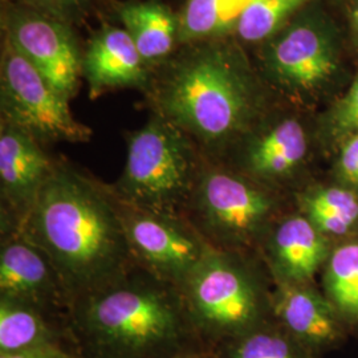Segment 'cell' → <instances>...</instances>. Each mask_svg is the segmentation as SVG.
Segmentation results:
<instances>
[{
	"instance_id": "cell-1",
	"label": "cell",
	"mask_w": 358,
	"mask_h": 358,
	"mask_svg": "<svg viewBox=\"0 0 358 358\" xmlns=\"http://www.w3.org/2000/svg\"><path fill=\"white\" fill-rule=\"evenodd\" d=\"M19 231L50 259L69 307L137 266L112 186L66 159H56Z\"/></svg>"
},
{
	"instance_id": "cell-2",
	"label": "cell",
	"mask_w": 358,
	"mask_h": 358,
	"mask_svg": "<svg viewBox=\"0 0 358 358\" xmlns=\"http://www.w3.org/2000/svg\"><path fill=\"white\" fill-rule=\"evenodd\" d=\"M68 328L81 358H176L207 353L178 287L136 266L73 301Z\"/></svg>"
},
{
	"instance_id": "cell-3",
	"label": "cell",
	"mask_w": 358,
	"mask_h": 358,
	"mask_svg": "<svg viewBox=\"0 0 358 358\" xmlns=\"http://www.w3.org/2000/svg\"><path fill=\"white\" fill-rule=\"evenodd\" d=\"M148 92L154 113L217 161L250 133L257 115L251 81L234 53L217 43L201 41L179 56Z\"/></svg>"
},
{
	"instance_id": "cell-4",
	"label": "cell",
	"mask_w": 358,
	"mask_h": 358,
	"mask_svg": "<svg viewBox=\"0 0 358 358\" xmlns=\"http://www.w3.org/2000/svg\"><path fill=\"white\" fill-rule=\"evenodd\" d=\"M251 254L211 248L179 287L207 352L273 319V291Z\"/></svg>"
},
{
	"instance_id": "cell-5",
	"label": "cell",
	"mask_w": 358,
	"mask_h": 358,
	"mask_svg": "<svg viewBox=\"0 0 358 358\" xmlns=\"http://www.w3.org/2000/svg\"><path fill=\"white\" fill-rule=\"evenodd\" d=\"M205 154L173 122L154 113L127 137V161L110 185L120 202L185 215Z\"/></svg>"
},
{
	"instance_id": "cell-6",
	"label": "cell",
	"mask_w": 358,
	"mask_h": 358,
	"mask_svg": "<svg viewBox=\"0 0 358 358\" xmlns=\"http://www.w3.org/2000/svg\"><path fill=\"white\" fill-rule=\"evenodd\" d=\"M280 210L279 192L205 155L185 217L213 248L254 252Z\"/></svg>"
},
{
	"instance_id": "cell-7",
	"label": "cell",
	"mask_w": 358,
	"mask_h": 358,
	"mask_svg": "<svg viewBox=\"0 0 358 358\" xmlns=\"http://www.w3.org/2000/svg\"><path fill=\"white\" fill-rule=\"evenodd\" d=\"M1 120L26 130L43 145L90 142L92 129L77 121L69 100L3 38L0 59Z\"/></svg>"
},
{
	"instance_id": "cell-8",
	"label": "cell",
	"mask_w": 358,
	"mask_h": 358,
	"mask_svg": "<svg viewBox=\"0 0 358 358\" xmlns=\"http://www.w3.org/2000/svg\"><path fill=\"white\" fill-rule=\"evenodd\" d=\"M120 213L136 264L178 288L213 248L185 215L142 210L122 202Z\"/></svg>"
},
{
	"instance_id": "cell-9",
	"label": "cell",
	"mask_w": 358,
	"mask_h": 358,
	"mask_svg": "<svg viewBox=\"0 0 358 358\" xmlns=\"http://www.w3.org/2000/svg\"><path fill=\"white\" fill-rule=\"evenodd\" d=\"M1 29L55 90L69 101L76 96L84 53L68 23L17 1L3 6Z\"/></svg>"
},
{
	"instance_id": "cell-10",
	"label": "cell",
	"mask_w": 358,
	"mask_h": 358,
	"mask_svg": "<svg viewBox=\"0 0 358 358\" xmlns=\"http://www.w3.org/2000/svg\"><path fill=\"white\" fill-rule=\"evenodd\" d=\"M55 165L34 136L0 121V231L20 229Z\"/></svg>"
},
{
	"instance_id": "cell-11",
	"label": "cell",
	"mask_w": 358,
	"mask_h": 358,
	"mask_svg": "<svg viewBox=\"0 0 358 358\" xmlns=\"http://www.w3.org/2000/svg\"><path fill=\"white\" fill-rule=\"evenodd\" d=\"M0 235V296L68 320L69 301L50 259L19 230Z\"/></svg>"
},
{
	"instance_id": "cell-12",
	"label": "cell",
	"mask_w": 358,
	"mask_h": 358,
	"mask_svg": "<svg viewBox=\"0 0 358 358\" xmlns=\"http://www.w3.org/2000/svg\"><path fill=\"white\" fill-rule=\"evenodd\" d=\"M266 64L269 76L282 90L308 92L332 75L336 53L320 27L299 22L269 45Z\"/></svg>"
},
{
	"instance_id": "cell-13",
	"label": "cell",
	"mask_w": 358,
	"mask_h": 358,
	"mask_svg": "<svg viewBox=\"0 0 358 358\" xmlns=\"http://www.w3.org/2000/svg\"><path fill=\"white\" fill-rule=\"evenodd\" d=\"M242 140V152L230 166L275 192L294 178L307 157V131L294 117L278 120Z\"/></svg>"
},
{
	"instance_id": "cell-14",
	"label": "cell",
	"mask_w": 358,
	"mask_h": 358,
	"mask_svg": "<svg viewBox=\"0 0 358 358\" xmlns=\"http://www.w3.org/2000/svg\"><path fill=\"white\" fill-rule=\"evenodd\" d=\"M260 251L275 284H307L329 257L325 235L301 213L278 217Z\"/></svg>"
},
{
	"instance_id": "cell-15",
	"label": "cell",
	"mask_w": 358,
	"mask_h": 358,
	"mask_svg": "<svg viewBox=\"0 0 358 358\" xmlns=\"http://www.w3.org/2000/svg\"><path fill=\"white\" fill-rule=\"evenodd\" d=\"M272 316L296 340L315 355L344 340V322L329 300L307 284L276 282Z\"/></svg>"
},
{
	"instance_id": "cell-16",
	"label": "cell",
	"mask_w": 358,
	"mask_h": 358,
	"mask_svg": "<svg viewBox=\"0 0 358 358\" xmlns=\"http://www.w3.org/2000/svg\"><path fill=\"white\" fill-rule=\"evenodd\" d=\"M146 62L125 28L103 26L83 56V76L90 99L117 90H149L150 77Z\"/></svg>"
},
{
	"instance_id": "cell-17",
	"label": "cell",
	"mask_w": 358,
	"mask_h": 358,
	"mask_svg": "<svg viewBox=\"0 0 358 358\" xmlns=\"http://www.w3.org/2000/svg\"><path fill=\"white\" fill-rule=\"evenodd\" d=\"M45 345L75 348L68 320L26 301L0 296V355Z\"/></svg>"
},
{
	"instance_id": "cell-18",
	"label": "cell",
	"mask_w": 358,
	"mask_h": 358,
	"mask_svg": "<svg viewBox=\"0 0 358 358\" xmlns=\"http://www.w3.org/2000/svg\"><path fill=\"white\" fill-rule=\"evenodd\" d=\"M118 16L146 63L165 59L179 43V15L157 1H130Z\"/></svg>"
},
{
	"instance_id": "cell-19",
	"label": "cell",
	"mask_w": 358,
	"mask_h": 358,
	"mask_svg": "<svg viewBox=\"0 0 358 358\" xmlns=\"http://www.w3.org/2000/svg\"><path fill=\"white\" fill-rule=\"evenodd\" d=\"M207 358H316V355L272 319L213 348Z\"/></svg>"
},
{
	"instance_id": "cell-20",
	"label": "cell",
	"mask_w": 358,
	"mask_h": 358,
	"mask_svg": "<svg viewBox=\"0 0 358 358\" xmlns=\"http://www.w3.org/2000/svg\"><path fill=\"white\" fill-rule=\"evenodd\" d=\"M297 203L322 235H345L358 223V196L349 189H309L297 195Z\"/></svg>"
},
{
	"instance_id": "cell-21",
	"label": "cell",
	"mask_w": 358,
	"mask_h": 358,
	"mask_svg": "<svg viewBox=\"0 0 358 358\" xmlns=\"http://www.w3.org/2000/svg\"><path fill=\"white\" fill-rule=\"evenodd\" d=\"M327 291L344 324L358 325V241L336 248L328 257Z\"/></svg>"
},
{
	"instance_id": "cell-22",
	"label": "cell",
	"mask_w": 358,
	"mask_h": 358,
	"mask_svg": "<svg viewBox=\"0 0 358 358\" xmlns=\"http://www.w3.org/2000/svg\"><path fill=\"white\" fill-rule=\"evenodd\" d=\"M306 0H248L236 19V32L256 43L272 36Z\"/></svg>"
},
{
	"instance_id": "cell-23",
	"label": "cell",
	"mask_w": 358,
	"mask_h": 358,
	"mask_svg": "<svg viewBox=\"0 0 358 358\" xmlns=\"http://www.w3.org/2000/svg\"><path fill=\"white\" fill-rule=\"evenodd\" d=\"M232 0H187L179 15V43L205 41L226 26Z\"/></svg>"
},
{
	"instance_id": "cell-24",
	"label": "cell",
	"mask_w": 358,
	"mask_h": 358,
	"mask_svg": "<svg viewBox=\"0 0 358 358\" xmlns=\"http://www.w3.org/2000/svg\"><path fill=\"white\" fill-rule=\"evenodd\" d=\"M93 1L94 0H19V3L68 24L80 20V17L90 10Z\"/></svg>"
},
{
	"instance_id": "cell-25",
	"label": "cell",
	"mask_w": 358,
	"mask_h": 358,
	"mask_svg": "<svg viewBox=\"0 0 358 358\" xmlns=\"http://www.w3.org/2000/svg\"><path fill=\"white\" fill-rule=\"evenodd\" d=\"M334 129L344 134L358 131V77L334 115Z\"/></svg>"
},
{
	"instance_id": "cell-26",
	"label": "cell",
	"mask_w": 358,
	"mask_h": 358,
	"mask_svg": "<svg viewBox=\"0 0 358 358\" xmlns=\"http://www.w3.org/2000/svg\"><path fill=\"white\" fill-rule=\"evenodd\" d=\"M338 173L346 185L358 187V131L352 134L341 150Z\"/></svg>"
},
{
	"instance_id": "cell-27",
	"label": "cell",
	"mask_w": 358,
	"mask_h": 358,
	"mask_svg": "<svg viewBox=\"0 0 358 358\" xmlns=\"http://www.w3.org/2000/svg\"><path fill=\"white\" fill-rule=\"evenodd\" d=\"M0 358H81V356L72 346L45 345L0 355Z\"/></svg>"
},
{
	"instance_id": "cell-28",
	"label": "cell",
	"mask_w": 358,
	"mask_h": 358,
	"mask_svg": "<svg viewBox=\"0 0 358 358\" xmlns=\"http://www.w3.org/2000/svg\"><path fill=\"white\" fill-rule=\"evenodd\" d=\"M352 19H353V23H355V26H356L358 31V0H356V3H355V6H353Z\"/></svg>"
},
{
	"instance_id": "cell-29",
	"label": "cell",
	"mask_w": 358,
	"mask_h": 358,
	"mask_svg": "<svg viewBox=\"0 0 358 358\" xmlns=\"http://www.w3.org/2000/svg\"><path fill=\"white\" fill-rule=\"evenodd\" d=\"M207 355H208V352H207V353H196V355H187V356H180V357L176 358H207Z\"/></svg>"
}]
</instances>
